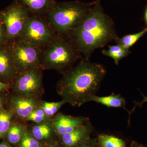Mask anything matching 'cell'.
<instances>
[{"mask_svg":"<svg viewBox=\"0 0 147 147\" xmlns=\"http://www.w3.org/2000/svg\"><path fill=\"white\" fill-rule=\"evenodd\" d=\"M13 118V114L6 107L0 112V140L3 139Z\"/></svg>","mask_w":147,"mask_h":147,"instance_id":"cell-20","label":"cell"},{"mask_svg":"<svg viewBox=\"0 0 147 147\" xmlns=\"http://www.w3.org/2000/svg\"><path fill=\"white\" fill-rule=\"evenodd\" d=\"M0 147H14L12 145L9 144L7 142L3 140V141L0 142Z\"/></svg>","mask_w":147,"mask_h":147,"instance_id":"cell-30","label":"cell"},{"mask_svg":"<svg viewBox=\"0 0 147 147\" xmlns=\"http://www.w3.org/2000/svg\"><path fill=\"white\" fill-rule=\"evenodd\" d=\"M65 35L83 58L88 60L95 50L119 37L114 21L105 13L100 0H95L80 24Z\"/></svg>","mask_w":147,"mask_h":147,"instance_id":"cell-1","label":"cell"},{"mask_svg":"<svg viewBox=\"0 0 147 147\" xmlns=\"http://www.w3.org/2000/svg\"><path fill=\"white\" fill-rule=\"evenodd\" d=\"M28 128V125L26 121L14 117L3 139L9 144L16 147Z\"/></svg>","mask_w":147,"mask_h":147,"instance_id":"cell-14","label":"cell"},{"mask_svg":"<svg viewBox=\"0 0 147 147\" xmlns=\"http://www.w3.org/2000/svg\"><path fill=\"white\" fill-rule=\"evenodd\" d=\"M66 103H67V102L63 99L57 102H52L42 100L40 107L45 112L47 117L49 119H51L59 113V110Z\"/></svg>","mask_w":147,"mask_h":147,"instance_id":"cell-21","label":"cell"},{"mask_svg":"<svg viewBox=\"0 0 147 147\" xmlns=\"http://www.w3.org/2000/svg\"><path fill=\"white\" fill-rule=\"evenodd\" d=\"M143 96V100H142L140 102H136L135 104V106H134V108H133V109H132V110L130 112H129L128 111L129 114V119H130V115L131 114V113H133V112L135 110V108H136V107L138 106H142L144 103L145 102H147V96H146L144 95V94H142Z\"/></svg>","mask_w":147,"mask_h":147,"instance_id":"cell-28","label":"cell"},{"mask_svg":"<svg viewBox=\"0 0 147 147\" xmlns=\"http://www.w3.org/2000/svg\"><path fill=\"white\" fill-rule=\"evenodd\" d=\"M144 18L145 22V23H146V28L147 29V5L146 7V9H145Z\"/></svg>","mask_w":147,"mask_h":147,"instance_id":"cell-31","label":"cell"},{"mask_svg":"<svg viewBox=\"0 0 147 147\" xmlns=\"http://www.w3.org/2000/svg\"><path fill=\"white\" fill-rule=\"evenodd\" d=\"M57 34L45 16L30 15L20 37L42 48L53 39Z\"/></svg>","mask_w":147,"mask_h":147,"instance_id":"cell-7","label":"cell"},{"mask_svg":"<svg viewBox=\"0 0 147 147\" xmlns=\"http://www.w3.org/2000/svg\"><path fill=\"white\" fill-rule=\"evenodd\" d=\"M45 144H46L44 145V146H43V144H42V147H60L59 146H58L57 144L55 143L54 141Z\"/></svg>","mask_w":147,"mask_h":147,"instance_id":"cell-29","label":"cell"},{"mask_svg":"<svg viewBox=\"0 0 147 147\" xmlns=\"http://www.w3.org/2000/svg\"><path fill=\"white\" fill-rule=\"evenodd\" d=\"M106 72L102 65L82 58L62 75L56 85V91L67 103L80 107L96 95Z\"/></svg>","mask_w":147,"mask_h":147,"instance_id":"cell-2","label":"cell"},{"mask_svg":"<svg viewBox=\"0 0 147 147\" xmlns=\"http://www.w3.org/2000/svg\"><path fill=\"white\" fill-rule=\"evenodd\" d=\"M71 147H98L97 140L89 138L84 142Z\"/></svg>","mask_w":147,"mask_h":147,"instance_id":"cell-25","label":"cell"},{"mask_svg":"<svg viewBox=\"0 0 147 147\" xmlns=\"http://www.w3.org/2000/svg\"><path fill=\"white\" fill-rule=\"evenodd\" d=\"M18 73L30 69L41 68L40 57L41 48L21 37L9 43Z\"/></svg>","mask_w":147,"mask_h":147,"instance_id":"cell-5","label":"cell"},{"mask_svg":"<svg viewBox=\"0 0 147 147\" xmlns=\"http://www.w3.org/2000/svg\"><path fill=\"white\" fill-rule=\"evenodd\" d=\"M28 128L34 138L42 144L53 142L56 136L51 119L42 123H32L28 125Z\"/></svg>","mask_w":147,"mask_h":147,"instance_id":"cell-13","label":"cell"},{"mask_svg":"<svg viewBox=\"0 0 147 147\" xmlns=\"http://www.w3.org/2000/svg\"><path fill=\"white\" fill-rule=\"evenodd\" d=\"M42 144L34 138L27 129L16 147H42Z\"/></svg>","mask_w":147,"mask_h":147,"instance_id":"cell-22","label":"cell"},{"mask_svg":"<svg viewBox=\"0 0 147 147\" xmlns=\"http://www.w3.org/2000/svg\"><path fill=\"white\" fill-rule=\"evenodd\" d=\"M51 121L56 136L58 137L69 133L90 121L88 117L67 115L59 112Z\"/></svg>","mask_w":147,"mask_h":147,"instance_id":"cell-10","label":"cell"},{"mask_svg":"<svg viewBox=\"0 0 147 147\" xmlns=\"http://www.w3.org/2000/svg\"><path fill=\"white\" fill-rule=\"evenodd\" d=\"M26 9L30 15L45 16L52 8L55 0H16Z\"/></svg>","mask_w":147,"mask_h":147,"instance_id":"cell-15","label":"cell"},{"mask_svg":"<svg viewBox=\"0 0 147 147\" xmlns=\"http://www.w3.org/2000/svg\"><path fill=\"white\" fill-rule=\"evenodd\" d=\"M42 69H32L18 73L11 83L10 92L18 95L42 98L44 94Z\"/></svg>","mask_w":147,"mask_h":147,"instance_id":"cell-6","label":"cell"},{"mask_svg":"<svg viewBox=\"0 0 147 147\" xmlns=\"http://www.w3.org/2000/svg\"><path fill=\"white\" fill-rule=\"evenodd\" d=\"M82 58L67 35L57 34L41 48L40 65L43 70H55L63 75Z\"/></svg>","mask_w":147,"mask_h":147,"instance_id":"cell-3","label":"cell"},{"mask_svg":"<svg viewBox=\"0 0 147 147\" xmlns=\"http://www.w3.org/2000/svg\"><path fill=\"white\" fill-rule=\"evenodd\" d=\"M42 98L18 95L9 92L6 108L13 114L15 118L25 121L35 109L40 106Z\"/></svg>","mask_w":147,"mask_h":147,"instance_id":"cell-9","label":"cell"},{"mask_svg":"<svg viewBox=\"0 0 147 147\" xmlns=\"http://www.w3.org/2000/svg\"><path fill=\"white\" fill-rule=\"evenodd\" d=\"M102 53L105 56L112 58L116 65H118L120 61L128 56L130 51L129 49L117 44L109 46L107 50H102Z\"/></svg>","mask_w":147,"mask_h":147,"instance_id":"cell-17","label":"cell"},{"mask_svg":"<svg viewBox=\"0 0 147 147\" xmlns=\"http://www.w3.org/2000/svg\"><path fill=\"white\" fill-rule=\"evenodd\" d=\"M9 44L5 26L0 11V46Z\"/></svg>","mask_w":147,"mask_h":147,"instance_id":"cell-24","label":"cell"},{"mask_svg":"<svg viewBox=\"0 0 147 147\" xmlns=\"http://www.w3.org/2000/svg\"><path fill=\"white\" fill-rule=\"evenodd\" d=\"M1 12L9 43L21 37L30 14L16 0Z\"/></svg>","mask_w":147,"mask_h":147,"instance_id":"cell-8","label":"cell"},{"mask_svg":"<svg viewBox=\"0 0 147 147\" xmlns=\"http://www.w3.org/2000/svg\"><path fill=\"white\" fill-rule=\"evenodd\" d=\"M17 74L9 44L0 46V81L11 84Z\"/></svg>","mask_w":147,"mask_h":147,"instance_id":"cell-11","label":"cell"},{"mask_svg":"<svg viewBox=\"0 0 147 147\" xmlns=\"http://www.w3.org/2000/svg\"><path fill=\"white\" fill-rule=\"evenodd\" d=\"M93 128L92 124L89 121L85 125L58 137L61 145L63 147H71L84 142L90 138Z\"/></svg>","mask_w":147,"mask_h":147,"instance_id":"cell-12","label":"cell"},{"mask_svg":"<svg viewBox=\"0 0 147 147\" xmlns=\"http://www.w3.org/2000/svg\"><path fill=\"white\" fill-rule=\"evenodd\" d=\"M11 84L0 81V92H10Z\"/></svg>","mask_w":147,"mask_h":147,"instance_id":"cell-27","label":"cell"},{"mask_svg":"<svg viewBox=\"0 0 147 147\" xmlns=\"http://www.w3.org/2000/svg\"><path fill=\"white\" fill-rule=\"evenodd\" d=\"M50 119L40 106L34 110L26 118L25 121L31 122L32 123L39 124Z\"/></svg>","mask_w":147,"mask_h":147,"instance_id":"cell-23","label":"cell"},{"mask_svg":"<svg viewBox=\"0 0 147 147\" xmlns=\"http://www.w3.org/2000/svg\"><path fill=\"white\" fill-rule=\"evenodd\" d=\"M147 33V29L145 28L137 33L126 35L121 38L119 37L115 42L117 45L129 49Z\"/></svg>","mask_w":147,"mask_h":147,"instance_id":"cell-19","label":"cell"},{"mask_svg":"<svg viewBox=\"0 0 147 147\" xmlns=\"http://www.w3.org/2000/svg\"><path fill=\"white\" fill-rule=\"evenodd\" d=\"M9 93L0 92V112L6 107L7 98Z\"/></svg>","mask_w":147,"mask_h":147,"instance_id":"cell-26","label":"cell"},{"mask_svg":"<svg viewBox=\"0 0 147 147\" xmlns=\"http://www.w3.org/2000/svg\"><path fill=\"white\" fill-rule=\"evenodd\" d=\"M144 147L141 146V145H139V144H137L136 143H133L131 145V147Z\"/></svg>","mask_w":147,"mask_h":147,"instance_id":"cell-32","label":"cell"},{"mask_svg":"<svg viewBox=\"0 0 147 147\" xmlns=\"http://www.w3.org/2000/svg\"><path fill=\"white\" fill-rule=\"evenodd\" d=\"M90 101L100 103L109 108H122L126 110L125 108L126 101L124 98L120 94H112L108 96H99L96 95L93 96L90 98Z\"/></svg>","mask_w":147,"mask_h":147,"instance_id":"cell-16","label":"cell"},{"mask_svg":"<svg viewBox=\"0 0 147 147\" xmlns=\"http://www.w3.org/2000/svg\"><path fill=\"white\" fill-rule=\"evenodd\" d=\"M97 141L98 147H126L122 139L108 134H99Z\"/></svg>","mask_w":147,"mask_h":147,"instance_id":"cell-18","label":"cell"},{"mask_svg":"<svg viewBox=\"0 0 147 147\" xmlns=\"http://www.w3.org/2000/svg\"><path fill=\"white\" fill-rule=\"evenodd\" d=\"M83 1H56L45 17L50 26L58 34H67L78 26L94 4Z\"/></svg>","mask_w":147,"mask_h":147,"instance_id":"cell-4","label":"cell"}]
</instances>
